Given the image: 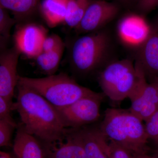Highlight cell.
<instances>
[{
    "instance_id": "1f68e13d",
    "label": "cell",
    "mask_w": 158,
    "mask_h": 158,
    "mask_svg": "<svg viewBox=\"0 0 158 158\" xmlns=\"http://www.w3.org/2000/svg\"><path fill=\"white\" fill-rule=\"evenodd\" d=\"M13 156V158H17V157H16V156H15V155Z\"/></svg>"
},
{
    "instance_id": "83f0119b",
    "label": "cell",
    "mask_w": 158,
    "mask_h": 158,
    "mask_svg": "<svg viewBox=\"0 0 158 158\" xmlns=\"http://www.w3.org/2000/svg\"><path fill=\"white\" fill-rule=\"evenodd\" d=\"M134 158H153L152 156L148 155L147 153L135 155Z\"/></svg>"
},
{
    "instance_id": "6da1fadb",
    "label": "cell",
    "mask_w": 158,
    "mask_h": 158,
    "mask_svg": "<svg viewBox=\"0 0 158 158\" xmlns=\"http://www.w3.org/2000/svg\"><path fill=\"white\" fill-rule=\"evenodd\" d=\"M16 101L13 110L19 114L20 125L49 147L65 139V127L58 110L43 97L33 90L18 83Z\"/></svg>"
},
{
    "instance_id": "d4e9b609",
    "label": "cell",
    "mask_w": 158,
    "mask_h": 158,
    "mask_svg": "<svg viewBox=\"0 0 158 158\" xmlns=\"http://www.w3.org/2000/svg\"><path fill=\"white\" fill-rule=\"evenodd\" d=\"M64 46L65 44L59 35L56 34L48 35L43 43L41 52H50Z\"/></svg>"
},
{
    "instance_id": "7a4b0ae2",
    "label": "cell",
    "mask_w": 158,
    "mask_h": 158,
    "mask_svg": "<svg viewBox=\"0 0 158 158\" xmlns=\"http://www.w3.org/2000/svg\"><path fill=\"white\" fill-rule=\"evenodd\" d=\"M99 129L108 139L135 155L147 153L149 141L143 121L129 110L108 108Z\"/></svg>"
},
{
    "instance_id": "5bb4252c",
    "label": "cell",
    "mask_w": 158,
    "mask_h": 158,
    "mask_svg": "<svg viewBox=\"0 0 158 158\" xmlns=\"http://www.w3.org/2000/svg\"><path fill=\"white\" fill-rule=\"evenodd\" d=\"M65 142L44 147L46 158H86L81 138L77 128H67Z\"/></svg>"
},
{
    "instance_id": "484cf974",
    "label": "cell",
    "mask_w": 158,
    "mask_h": 158,
    "mask_svg": "<svg viewBox=\"0 0 158 158\" xmlns=\"http://www.w3.org/2000/svg\"><path fill=\"white\" fill-rule=\"evenodd\" d=\"M158 6V0H139L138 7L144 13H149Z\"/></svg>"
},
{
    "instance_id": "3957f363",
    "label": "cell",
    "mask_w": 158,
    "mask_h": 158,
    "mask_svg": "<svg viewBox=\"0 0 158 158\" xmlns=\"http://www.w3.org/2000/svg\"><path fill=\"white\" fill-rule=\"evenodd\" d=\"M18 83L35 90L56 108L66 106L98 93L79 85L62 73L37 78L19 76Z\"/></svg>"
},
{
    "instance_id": "603a6c76",
    "label": "cell",
    "mask_w": 158,
    "mask_h": 158,
    "mask_svg": "<svg viewBox=\"0 0 158 158\" xmlns=\"http://www.w3.org/2000/svg\"><path fill=\"white\" fill-rule=\"evenodd\" d=\"M109 158H134L132 152L112 141H109Z\"/></svg>"
},
{
    "instance_id": "52a82bcc",
    "label": "cell",
    "mask_w": 158,
    "mask_h": 158,
    "mask_svg": "<svg viewBox=\"0 0 158 158\" xmlns=\"http://www.w3.org/2000/svg\"><path fill=\"white\" fill-rule=\"evenodd\" d=\"M135 65L137 81L128 98L131 102L128 110L144 122L158 111L157 90L154 84L147 81L140 65L136 62Z\"/></svg>"
},
{
    "instance_id": "7402d4cb",
    "label": "cell",
    "mask_w": 158,
    "mask_h": 158,
    "mask_svg": "<svg viewBox=\"0 0 158 158\" xmlns=\"http://www.w3.org/2000/svg\"><path fill=\"white\" fill-rule=\"evenodd\" d=\"M144 124L148 139L153 142L158 149V111L144 122Z\"/></svg>"
},
{
    "instance_id": "9c48e42d",
    "label": "cell",
    "mask_w": 158,
    "mask_h": 158,
    "mask_svg": "<svg viewBox=\"0 0 158 158\" xmlns=\"http://www.w3.org/2000/svg\"><path fill=\"white\" fill-rule=\"evenodd\" d=\"M152 29L143 16L130 14L119 20L116 31L123 45L138 51L149 37Z\"/></svg>"
},
{
    "instance_id": "cb8c5ba5",
    "label": "cell",
    "mask_w": 158,
    "mask_h": 158,
    "mask_svg": "<svg viewBox=\"0 0 158 158\" xmlns=\"http://www.w3.org/2000/svg\"><path fill=\"white\" fill-rule=\"evenodd\" d=\"M13 102L0 97V119L17 126L18 125L11 115V111L13 110Z\"/></svg>"
},
{
    "instance_id": "f546056e",
    "label": "cell",
    "mask_w": 158,
    "mask_h": 158,
    "mask_svg": "<svg viewBox=\"0 0 158 158\" xmlns=\"http://www.w3.org/2000/svg\"><path fill=\"white\" fill-rule=\"evenodd\" d=\"M119 1H121L122 2L124 3V4H127L131 2L132 0H119Z\"/></svg>"
},
{
    "instance_id": "ffe728a7",
    "label": "cell",
    "mask_w": 158,
    "mask_h": 158,
    "mask_svg": "<svg viewBox=\"0 0 158 158\" xmlns=\"http://www.w3.org/2000/svg\"><path fill=\"white\" fill-rule=\"evenodd\" d=\"M16 22L14 18L9 15L8 11L0 7V37L1 48H5V45L9 39L10 31Z\"/></svg>"
},
{
    "instance_id": "4316f807",
    "label": "cell",
    "mask_w": 158,
    "mask_h": 158,
    "mask_svg": "<svg viewBox=\"0 0 158 158\" xmlns=\"http://www.w3.org/2000/svg\"><path fill=\"white\" fill-rule=\"evenodd\" d=\"M0 158H14L9 153L5 152H0Z\"/></svg>"
},
{
    "instance_id": "7c38bea8",
    "label": "cell",
    "mask_w": 158,
    "mask_h": 158,
    "mask_svg": "<svg viewBox=\"0 0 158 158\" xmlns=\"http://www.w3.org/2000/svg\"><path fill=\"white\" fill-rule=\"evenodd\" d=\"M137 62L151 83L158 78V27L152 31L144 44L137 51Z\"/></svg>"
},
{
    "instance_id": "ba28073f",
    "label": "cell",
    "mask_w": 158,
    "mask_h": 158,
    "mask_svg": "<svg viewBox=\"0 0 158 158\" xmlns=\"http://www.w3.org/2000/svg\"><path fill=\"white\" fill-rule=\"evenodd\" d=\"M118 6L105 0H91L81 20L75 28L78 34L101 30L118 14Z\"/></svg>"
},
{
    "instance_id": "8fae6325",
    "label": "cell",
    "mask_w": 158,
    "mask_h": 158,
    "mask_svg": "<svg viewBox=\"0 0 158 158\" xmlns=\"http://www.w3.org/2000/svg\"><path fill=\"white\" fill-rule=\"evenodd\" d=\"M20 53L15 48H1L0 55V97L12 101L19 76L17 65Z\"/></svg>"
},
{
    "instance_id": "ac0fdd59",
    "label": "cell",
    "mask_w": 158,
    "mask_h": 158,
    "mask_svg": "<svg viewBox=\"0 0 158 158\" xmlns=\"http://www.w3.org/2000/svg\"><path fill=\"white\" fill-rule=\"evenodd\" d=\"M65 47L48 52H41L34 58L38 68L48 76L55 74L59 64Z\"/></svg>"
},
{
    "instance_id": "e0dca14e",
    "label": "cell",
    "mask_w": 158,
    "mask_h": 158,
    "mask_svg": "<svg viewBox=\"0 0 158 158\" xmlns=\"http://www.w3.org/2000/svg\"><path fill=\"white\" fill-rule=\"evenodd\" d=\"M41 0H0V7L11 11L16 22L27 21L38 10Z\"/></svg>"
},
{
    "instance_id": "f1b7e54d",
    "label": "cell",
    "mask_w": 158,
    "mask_h": 158,
    "mask_svg": "<svg viewBox=\"0 0 158 158\" xmlns=\"http://www.w3.org/2000/svg\"><path fill=\"white\" fill-rule=\"evenodd\" d=\"M151 83H153L156 85V87L157 90L158 95V78L156 79L154 81H153Z\"/></svg>"
},
{
    "instance_id": "5b68a950",
    "label": "cell",
    "mask_w": 158,
    "mask_h": 158,
    "mask_svg": "<svg viewBox=\"0 0 158 158\" xmlns=\"http://www.w3.org/2000/svg\"><path fill=\"white\" fill-rule=\"evenodd\" d=\"M137 77L135 64L125 59L108 63L100 71L97 79L105 96L118 103L128 98Z\"/></svg>"
},
{
    "instance_id": "d6a6232c",
    "label": "cell",
    "mask_w": 158,
    "mask_h": 158,
    "mask_svg": "<svg viewBox=\"0 0 158 158\" xmlns=\"http://www.w3.org/2000/svg\"></svg>"
},
{
    "instance_id": "8992f818",
    "label": "cell",
    "mask_w": 158,
    "mask_h": 158,
    "mask_svg": "<svg viewBox=\"0 0 158 158\" xmlns=\"http://www.w3.org/2000/svg\"><path fill=\"white\" fill-rule=\"evenodd\" d=\"M103 93L79 99L71 104L56 108L66 128H78L96 122L100 116V110L104 99Z\"/></svg>"
},
{
    "instance_id": "44dd1931",
    "label": "cell",
    "mask_w": 158,
    "mask_h": 158,
    "mask_svg": "<svg viewBox=\"0 0 158 158\" xmlns=\"http://www.w3.org/2000/svg\"><path fill=\"white\" fill-rule=\"evenodd\" d=\"M18 126L9 123L0 119V146L1 147L10 146L13 131Z\"/></svg>"
},
{
    "instance_id": "d6986e66",
    "label": "cell",
    "mask_w": 158,
    "mask_h": 158,
    "mask_svg": "<svg viewBox=\"0 0 158 158\" xmlns=\"http://www.w3.org/2000/svg\"><path fill=\"white\" fill-rule=\"evenodd\" d=\"M91 0H67L64 23L75 28L81 20Z\"/></svg>"
},
{
    "instance_id": "2e32d148",
    "label": "cell",
    "mask_w": 158,
    "mask_h": 158,
    "mask_svg": "<svg viewBox=\"0 0 158 158\" xmlns=\"http://www.w3.org/2000/svg\"><path fill=\"white\" fill-rule=\"evenodd\" d=\"M67 0H41L38 10L48 27L53 28L64 23Z\"/></svg>"
},
{
    "instance_id": "4dcf8cb0",
    "label": "cell",
    "mask_w": 158,
    "mask_h": 158,
    "mask_svg": "<svg viewBox=\"0 0 158 158\" xmlns=\"http://www.w3.org/2000/svg\"><path fill=\"white\" fill-rule=\"evenodd\" d=\"M152 156L153 158H158V149H156V150Z\"/></svg>"
},
{
    "instance_id": "30bf717a",
    "label": "cell",
    "mask_w": 158,
    "mask_h": 158,
    "mask_svg": "<svg viewBox=\"0 0 158 158\" xmlns=\"http://www.w3.org/2000/svg\"><path fill=\"white\" fill-rule=\"evenodd\" d=\"M14 35V47L28 58H35L42 51L48 31L41 25L31 22L19 23Z\"/></svg>"
},
{
    "instance_id": "277c9868",
    "label": "cell",
    "mask_w": 158,
    "mask_h": 158,
    "mask_svg": "<svg viewBox=\"0 0 158 158\" xmlns=\"http://www.w3.org/2000/svg\"><path fill=\"white\" fill-rule=\"evenodd\" d=\"M111 39L106 31L88 33L76 40L69 51V62L74 71L87 75L106 65Z\"/></svg>"
},
{
    "instance_id": "9a60e30c",
    "label": "cell",
    "mask_w": 158,
    "mask_h": 158,
    "mask_svg": "<svg viewBox=\"0 0 158 158\" xmlns=\"http://www.w3.org/2000/svg\"><path fill=\"white\" fill-rule=\"evenodd\" d=\"M13 150L17 158H46L45 148L41 141L25 131L20 125L17 128Z\"/></svg>"
},
{
    "instance_id": "4fadbf2b",
    "label": "cell",
    "mask_w": 158,
    "mask_h": 158,
    "mask_svg": "<svg viewBox=\"0 0 158 158\" xmlns=\"http://www.w3.org/2000/svg\"><path fill=\"white\" fill-rule=\"evenodd\" d=\"M77 129L85 149L86 158H109V141L98 126H86Z\"/></svg>"
}]
</instances>
